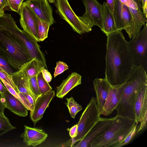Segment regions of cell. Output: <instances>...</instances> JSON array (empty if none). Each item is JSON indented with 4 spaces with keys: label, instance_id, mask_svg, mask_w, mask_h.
<instances>
[{
    "label": "cell",
    "instance_id": "1",
    "mask_svg": "<svg viewBox=\"0 0 147 147\" xmlns=\"http://www.w3.org/2000/svg\"><path fill=\"white\" fill-rule=\"evenodd\" d=\"M105 78L112 86L125 83L133 65L128 45L121 30L107 36Z\"/></svg>",
    "mask_w": 147,
    "mask_h": 147
},
{
    "label": "cell",
    "instance_id": "2",
    "mask_svg": "<svg viewBox=\"0 0 147 147\" xmlns=\"http://www.w3.org/2000/svg\"><path fill=\"white\" fill-rule=\"evenodd\" d=\"M126 82L127 84L115 109L117 115L135 120L134 103L138 91L147 82L146 70L142 66H133Z\"/></svg>",
    "mask_w": 147,
    "mask_h": 147
},
{
    "label": "cell",
    "instance_id": "3",
    "mask_svg": "<svg viewBox=\"0 0 147 147\" xmlns=\"http://www.w3.org/2000/svg\"><path fill=\"white\" fill-rule=\"evenodd\" d=\"M0 49L17 70L32 59L21 39L8 31L0 30Z\"/></svg>",
    "mask_w": 147,
    "mask_h": 147
},
{
    "label": "cell",
    "instance_id": "4",
    "mask_svg": "<svg viewBox=\"0 0 147 147\" xmlns=\"http://www.w3.org/2000/svg\"><path fill=\"white\" fill-rule=\"evenodd\" d=\"M136 122L127 117L116 115L108 129L91 142L90 147H115L129 134Z\"/></svg>",
    "mask_w": 147,
    "mask_h": 147
},
{
    "label": "cell",
    "instance_id": "5",
    "mask_svg": "<svg viewBox=\"0 0 147 147\" xmlns=\"http://www.w3.org/2000/svg\"><path fill=\"white\" fill-rule=\"evenodd\" d=\"M100 118L96 98L92 97L80 117L77 123L78 134L72 138L71 146L82 140Z\"/></svg>",
    "mask_w": 147,
    "mask_h": 147
},
{
    "label": "cell",
    "instance_id": "6",
    "mask_svg": "<svg viewBox=\"0 0 147 147\" xmlns=\"http://www.w3.org/2000/svg\"><path fill=\"white\" fill-rule=\"evenodd\" d=\"M144 25L138 35L128 43L133 66H142L145 69L147 65V24Z\"/></svg>",
    "mask_w": 147,
    "mask_h": 147
},
{
    "label": "cell",
    "instance_id": "7",
    "mask_svg": "<svg viewBox=\"0 0 147 147\" xmlns=\"http://www.w3.org/2000/svg\"><path fill=\"white\" fill-rule=\"evenodd\" d=\"M54 3L57 9L56 12L76 32L81 34L91 31L92 28L83 22L75 14L67 0H56Z\"/></svg>",
    "mask_w": 147,
    "mask_h": 147
},
{
    "label": "cell",
    "instance_id": "8",
    "mask_svg": "<svg viewBox=\"0 0 147 147\" xmlns=\"http://www.w3.org/2000/svg\"><path fill=\"white\" fill-rule=\"evenodd\" d=\"M20 24L23 30L39 42L38 37L36 14L31 7L28 1L23 2L19 12Z\"/></svg>",
    "mask_w": 147,
    "mask_h": 147
},
{
    "label": "cell",
    "instance_id": "9",
    "mask_svg": "<svg viewBox=\"0 0 147 147\" xmlns=\"http://www.w3.org/2000/svg\"><path fill=\"white\" fill-rule=\"evenodd\" d=\"M86 9L84 14L78 16L80 19L91 28L97 26L102 28V5L97 0H82Z\"/></svg>",
    "mask_w": 147,
    "mask_h": 147
},
{
    "label": "cell",
    "instance_id": "10",
    "mask_svg": "<svg viewBox=\"0 0 147 147\" xmlns=\"http://www.w3.org/2000/svg\"><path fill=\"white\" fill-rule=\"evenodd\" d=\"M126 5L130 11L132 21L127 33L130 38L137 36L140 32L141 28L146 22L145 16L138 5L132 0H119Z\"/></svg>",
    "mask_w": 147,
    "mask_h": 147
},
{
    "label": "cell",
    "instance_id": "11",
    "mask_svg": "<svg viewBox=\"0 0 147 147\" xmlns=\"http://www.w3.org/2000/svg\"><path fill=\"white\" fill-rule=\"evenodd\" d=\"M112 13L117 30H124L127 33L132 21L131 16L128 7L119 0H114Z\"/></svg>",
    "mask_w": 147,
    "mask_h": 147
},
{
    "label": "cell",
    "instance_id": "12",
    "mask_svg": "<svg viewBox=\"0 0 147 147\" xmlns=\"http://www.w3.org/2000/svg\"><path fill=\"white\" fill-rule=\"evenodd\" d=\"M115 117L111 118L101 117L85 137L74 146L75 147H90L91 142L96 137L102 134L111 124Z\"/></svg>",
    "mask_w": 147,
    "mask_h": 147
},
{
    "label": "cell",
    "instance_id": "13",
    "mask_svg": "<svg viewBox=\"0 0 147 147\" xmlns=\"http://www.w3.org/2000/svg\"><path fill=\"white\" fill-rule=\"evenodd\" d=\"M12 34H16L22 41L32 59H37L43 64L45 68H47L45 56L35 39L23 30Z\"/></svg>",
    "mask_w": 147,
    "mask_h": 147
},
{
    "label": "cell",
    "instance_id": "14",
    "mask_svg": "<svg viewBox=\"0 0 147 147\" xmlns=\"http://www.w3.org/2000/svg\"><path fill=\"white\" fill-rule=\"evenodd\" d=\"M55 95V91L52 90L41 94L35 102L32 110L30 111V119L34 126L42 117L46 109Z\"/></svg>",
    "mask_w": 147,
    "mask_h": 147
},
{
    "label": "cell",
    "instance_id": "15",
    "mask_svg": "<svg viewBox=\"0 0 147 147\" xmlns=\"http://www.w3.org/2000/svg\"><path fill=\"white\" fill-rule=\"evenodd\" d=\"M127 84V82H126L121 85L111 86L104 107L102 115H109L115 109Z\"/></svg>",
    "mask_w": 147,
    "mask_h": 147
},
{
    "label": "cell",
    "instance_id": "16",
    "mask_svg": "<svg viewBox=\"0 0 147 147\" xmlns=\"http://www.w3.org/2000/svg\"><path fill=\"white\" fill-rule=\"evenodd\" d=\"M35 14L50 26L55 22L51 6L47 0L28 1Z\"/></svg>",
    "mask_w": 147,
    "mask_h": 147
},
{
    "label": "cell",
    "instance_id": "17",
    "mask_svg": "<svg viewBox=\"0 0 147 147\" xmlns=\"http://www.w3.org/2000/svg\"><path fill=\"white\" fill-rule=\"evenodd\" d=\"M97 104L100 114L102 115L103 108L111 86L105 78H96L93 81Z\"/></svg>",
    "mask_w": 147,
    "mask_h": 147
},
{
    "label": "cell",
    "instance_id": "18",
    "mask_svg": "<svg viewBox=\"0 0 147 147\" xmlns=\"http://www.w3.org/2000/svg\"><path fill=\"white\" fill-rule=\"evenodd\" d=\"M48 136L42 129L24 125V131L21 135L23 142L27 146H36L45 141Z\"/></svg>",
    "mask_w": 147,
    "mask_h": 147
},
{
    "label": "cell",
    "instance_id": "19",
    "mask_svg": "<svg viewBox=\"0 0 147 147\" xmlns=\"http://www.w3.org/2000/svg\"><path fill=\"white\" fill-rule=\"evenodd\" d=\"M12 81L19 92L30 95L35 102L36 100L32 93L29 78L23 67L11 75Z\"/></svg>",
    "mask_w": 147,
    "mask_h": 147
},
{
    "label": "cell",
    "instance_id": "20",
    "mask_svg": "<svg viewBox=\"0 0 147 147\" xmlns=\"http://www.w3.org/2000/svg\"><path fill=\"white\" fill-rule=\"evenodd\" d=\"M135 120L140 122L147 113V82L138 91L134 108Z\"/></svg>",
    "mask_w": 147,
    "mask_h": 147
},
{
    "label": "cell",
    "instance_id": "21",
    "mask_svg": "<svg viewBox=\"0 0 147 147\" xmlns=\"http://www.w3.org/2000/svg\"><path fill=\"white\" fill-rule=\"evenodd\" d=\"M3 94L6 108L20 117H25L28 115V109L25 106L7 89Z\"/></svg>",
    "mask_w": 147,
    "mask_h": 147
},
{
    "label": "cell",
    "instance_id": "22",
    "mask_svg": "<svg viewBox=\"0 0 147 147\" xmlns=\"http://www.w3.org/2000/svg\"><path fill=\"white\" fill-rule=\"evenodd\" d=\"M81 78L79 74L72 73L57 87L56 96L63 98L73 88L81 84Z\"/></svg>",
    "mask_w": 147,
    "mask_h": 147
},
{
    "label": "cell",
    "instance_id": "23",
    "mask_svg": "<svg viewBox=\"0 0 147 147\" xmlns=\"http://www.w3.org/2000/svg\"><path fill=\"white\" fill-rule=\"evenodd\" d=\"M102 28L101 30L107 36L118 31L115 25L112 12L109 8L106 2L102 5Z\"/></svg>",
    "mask_w": 147,
    "mask_h": 147
},
{
    "label": "cell",
    "instance_id": "24",
    "mask_svg": "<svg viewBox=\"0 0 147 147\" xmlns=\"http://www.w3.org/2000/svg\"><path fill=\"white\" fill-rule=\"evenodd\" d=\"M0 30L8 31L11 33L20 31L11 14H4L0 17Z\"/></svg>",
    "mask_w": 147,
    "mask_h": 147
},
{
    "label": "cell",
    "instance_id": "25",
    "mask_svg": "<svg viewBox=\"0 0 147 147\" xmlns=\"http://www.w3.org/2000/svg\"><path fill=\"white\" fill-rule=\"evenodd\" d=\"M22 67L24 69L29 78L37 76L42 69L45 68L43 64L35 58L32 59L24 64Z\"/></svg>",
    "mask_w": 147,
    "mask_h": 147
},
{
    "label": "cell",
    "instance_id": "26",
    "mask_svg": "<svg viewBox=\"0 0 147 147\" xmlns=\"http://www.w3.org/2000/svg\"><path fill=\"white\" fill-rule=\"evenodd\" d=\"M36 18L38 40L39 41H43L48 37V32L50 26L36 14Z\"/></svg>",
    "mask_w": 147,
    "mask_h": 147
},
{
    "label": "cell",
    "instance_id": "27",
    "mask_svg": "<svg viewBox=\"0 0 147 147\" xmlns=\"http://www.w3.org/2000/svg\"><path fill=\"white\" fill-rule=\"evenodd\" d=\"M67 102L65 103L71 117L74 119L76 115L82 109V106L74 100L73 97H71L66 98Z\"/></svg>",
    "mask_w": 147,
    "mask_h": 147
},
{
    "label": "cell",
    "instance_id": "28",
    "mask_svg": "<svg viewBox=\"0 0 147 147\" xmlns=\"http://www.w3.org/2000/svg\"><path fill=\"white\" fill-rule=\"evenodd\" d=\"M16 128L12 125L9 119L5 115L0 114V136Z\"/></svg>",
    "mask_w": 147,
    "mask_h": 147
},
{
    "label": "cell",
    "instance_id": "29",
    "mask_svg": "<svg viewBox=\"0 0 147 147\" xmlns=\"http://www.w3.org/2000/svg\"><path fill=\"white\" fill-rule=\"evenodd\" d=\"M0 67L11 75L18 71L10 64L6 56L0 49Z\"/></svg>",
    "mask_w": 147,
    "mask_h": 147
},
{
    "label": "cell",
    "instance_id": "30",
    "mask_svg": "<svg viewBox=\"0 0 147 147\" xmlns=\"http://www.w3.org/2000/svg\"><path fill=\"white\" fill-rule=\"evenodd\" d=\"M37 78L38 88L41 94L47 93L52 90L48 82L43 78L41 71L37 75Z\"/></svg>",
    "mask_w": 147,
    "mask_h": 147
},
{
    "label": "cell",
    "instance_id": "31",
    "mask_svg": "<svg viewBox=\"0 0 147 147\" xmlns=\"http://www.w3.org/2000/svg\"><path fill=\"white\" fill-rule=\"evenodd\" d=\"M24 0H7V4L5 7L6 10L18 13L20 6Z\"/></svg>",
    "mask_w": 147,
    "mask_h": 147
},
{
    "label": "cell",
    "instance_id": "32",
    "mask_svg": "<svg viewBox=\"0 0 147 147\" xmlns=\"http://www.w3.org/2000/svg\"><path fill=\"white\" fill-rule=\"evenodd\" d=\"M29 78L32 92L37 100L38 97L41 94L38 86L37 76H34Z\"/></svg>",
    "mask_w": 147,
    "mask_h": 147
},
{
    "label": "cell",
    "instance_id": "33",
    "mask_svg": "<svg viewBox=\"0 0 147 147\" xmlns=\"http://www.w3.org/2000/svg\"><path fill=\"white\" fill-rule=\"evenodd\" d=\"M138 123L137 122L136 123L131 131L124 140L117 144L115 147H121L124 146L129 144L137 132V127Z\"/></svg>",
    "mask_w": 147,
    "mask_h": 147
},
{
    "label": "cell",
    "instance_id": "34",
    "mask_svg": "<svg viewBox=\"0 0 147 147\" xmlns=\"http://www.w3.org/2000/svg\"><path fill=\"white\" fill-rule=\"evenodd\" d=\"M1 79L3 80L7 83L18 93L19 92L12 81L11 75L9 74L0 67V79Z\"/></svg>",
    "mask_w": 147,
    "mask_h": 147
},
{
    "label": "cell",
    "instance_id": "35",
    "mask_svg": "<svg viewBox=\"0 0 147 147\" xmlns=\"http://www.w3.org/2000/svg\"><path fill=\"white\" fill-rule=\"evenodd\" d=\"M68 69V65L65 63L61 61L57 62L54 74V77H55Z\"/></svg>",
    "mask_w": 147,
    "mask_h": 147
},
{
    "label": "cell",
    "instance_id": "36",
    "mask_svg": "<svg viewBox=\"0 0 147 147\" xmlns=\"http://www.w3.org/2000/svg\"><path fill=\"white\" fill-rule=\"evenodd\" d=\"M2 82L6 89L8 90L15 97L18 99L23 104L22 99L20 97L18 93L9 84L3 79H0Z\"/></svg>",
    "mask_w": 147,
    "mask_h": 147
},
{
    "label": "cell",
    "instance_id": "37",
    "mask_svg": "<svg viewBox=\"0 0 147 147\" xmlns=\"http://www.w3.org/2000/svg\"><path fill=\"white\" fill-rule=\"evenodd\" d=\"M41 72L44 79L48 82H50L52 80V77L50 72L45 68L42 69Z\"/></svg>",
    "mask_w": 147,
    "mask_h": 147
},
{
    "label": "cell",
    "instance_id": "38",
    "mask_svg": "<svg viewBox=\"0 0 147 147\" xmlns=\"http://www.w3.org/2000/svg\"><path fill=\"white\" fill-rule=\"evenodd\" d=\"M78 125L77 124L73 126L69 129V134L71 138L76 137L78 134Z\"/></svg>",
    "mask_w": 147,
    "mask_h": 147
},
{
    "label": "cell",
    "instance_id": "39",
    "mask_svg": "<svg viewBox=\"0 0 147 147\" xmlns=\"http://www.w3.org/2000/svg\"><path fill=\"white\" fill-rule=\"evenodd\" d=\"M5 108V98L3 94L0 92V114L4 115V111Z\"/></svg>",
    "mask_w": 147,
    "mask_h": 147
},
{
    "label": "cell",
    "instance_id": "40",
    "mask_svg": "<svg viewBox=\"0 0 147 147\" xmlns=\"http://www.w3.org/2000/svg\"><path fill=\"white\" fill-rule=\"evenodd\" d=\"M7 0H0V17L4 14V9L7 6Z\"/></svg>",
    "mask_w": 147,
    "mask_h": 147
},
{
    "label": "cell",
    "instance_id": "41",
    "mask_svg": "<svg viewBox=\"0 0 147 147\" xmlns=\"http://www.w3.org/2000/svg\"><path fill=\"white\" fill-rule=\"evenodd\" d=\"M147 113H146L144 118L140 121V125L139 128L137 131V132H138L141 130H143L147 125Z\"/></svg>",
    "mask_w": 147,
    "mask_h": 147
},
{
    "label": "cell",
    "instance_id": "42",
    "mask_svg": "<svg viewBox=\"0 0 147 147\" xmlns=\"http://www.w3.org/2000/svg\"><path fill=\"white\" fill-rule=\"evenodd\" d=\"M143 13L146 18L147 17V0H140Z\"/></svg>",
    "mask_w": 147,
    "mask_h": 147
},
{
    "label": "cell",
    "instance_id": "43",
    "mask_svg": "<svg viewBox=\"0 0 147 147\" xmlns=\"http://www.w3.org/2000/svg\"><path fill=\"white\" fill-rule=\"evenodd\" d=\"M22 93L26 98L30 104L33 107L35 103V102L33 98L30 95L26 93Z\"/></svg>",
    "mask_w": 147,
    "mask_h": 147
},
{
    "label": "cell",
    "instance_id": "44",
    "mask_svg": "<svg viewBox=\"0 0 147 147\" xmlns=\"http://www.w3.org/2000/svg\"><path fill=\"white\" fill-rule=\"evenodd\" d=\"M107 3L110 10L112 12L113 11L114 6V0H107Z\"/></svg>",
    "mask_w": 147,
    "mask_h": 147
},
{
    "label": "cell",
    "instance_id": "45",
    "mask_svg": "<svg viewBox=\"0 0 147 147\" xmlns=\"http://www.w3.org/2000/svg\"><path fill=\"white\" fill-rule=\"evenodd\" d=\"M7 89L3 86L0 81V92L2 94L4 93Z\"/></svg>",
    "mask_w": 147,
    "mask_h": 147
},
{
    "label": "cell",
    "instance_id": "46",
    "mask_svg": "<svg viewBox=\"0 0 147 147\" xmlns=\"http://www.w3.org/2000/svg\"><path fill=\"white\" fill-rule=\"evenodd\" d=\"M134 1L138 5L141 9L142 8L140 0H132Z\"/></svg>",
    "mask_w": 147,
    "mask_h": 147
},
{
    "label": "cell",
    "instance_id": "47",
    "mask_svg": "<svg viewBox=\"0 0 147 147\" xmlns=\"http://www.w3.org/2000/svg\"><path fill=\"white\" fill-rule=\"evenodd\" d=\"M49 2L50 3H54L55 2L54 0H49Z\"/></svg>",
    "mask_w": 147,
    "mask_h": 147
},
{
    "label": "cell",
    "instance_id": "48",
    "mask_svg": "<svg viewBox=\"0 0 147 147\" xmlns=\"http://www.w3.org/2000/svg\"><path fill=\"white\" fill-rule=\"evenodd\" d=\"M56 0H54L55 2V1Z\"/></svg>",
    "mask_w": 147,
    "mask_h": 147
},
{
    "label": "cell",
    "instance_id": "49",
    "mask_svg": "<svg viewBox=\"0 0 147 147\" xmlns=\"http://www.w3.org/2000/svg\"><path fill=\"white\" fill-rule=\"evenodd\" d=\"M29 0H26V1H29Z\"/></svg>",
    "mask_w": 147,
    "mask_h": 147
}]
</instances>
